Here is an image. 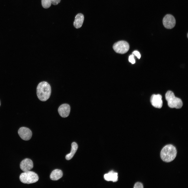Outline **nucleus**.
<instances>
[{
    "label": "nucleus",
    "mask_w": 188,
    "mask_h": 188,
    "mask_svg": "<svg viewBox=\"0 0 188 188\" xmlns=\"http://www.w3.org/2000/svg\"><path fill=\"white\" fill-rule=\"evenodd\" d=\"M163 23L165 28L171 29L175 26L176 24V21L175 18L172 15L168 14L164 17Z\"/></svg>",
    "instance_id": "nucleus-6"
},
{
    "label": "nucleus",
    "mask_w": 188,
    "mask_h": 188,
    "mask_svg": "<svg viewBox=\"0 0 188 188\" xmlns=\"http://www.w3.org/2000/svg\"><path fill=\"white\" fill-rule=\"evenodd\" d=\"M20 167L21 170L24 172L29 171L33 167V162L30 159H25L21 162Z\"/></svg>",
    "instance_id": "nucleus-9"
},
{
    "label": "nucleus",
    "mask_w": 188,
    "mask_h": 188,
    "mask_svg": "<svg viewBox=\"0 0 188 188\" xmlns=\"http://www.w3.org/2000/svg\"></svg>",
    "instance_id": "nucleus-20"
},
{
    "label": "nucleus",
    "mask_w": 188,
    "mask_h": 188,
    "mask_svg": "<svg viewBox=\"0 0 188 188\" xmlns=\"http://www.w3.org/2000/svg\"><path fill=\"white\" fill-rule=\"evenodd\" d=\"M71 149L70 152L66 156V158L67 160H70L73 156L78 148V145L75 142H73L71 144Z\"/></svg>",
    "instance_id": "nucleus-14"
},
{
    "label": "nucleus",
    "mask_w": 188,
    "mask_h": 188,
    "mask_svg": "<svg viewBox=\"0 0 188 188\" xmlns=\"http://www.w3.org/2000/svg\"><path fill=\"white\" fill-rule=\"evenodd\" d=\"M162 96L160 94L152 95L150 98V102L153 106L158 108H161L163 104Z\"/></svg>",
    "instance_id": "nucleus-8"
},
{
    "label": "nucleus",
    "mask_w": 188,
    "mask_h": 188,
    "mask_svg": "<svg viewBox=\"0 0 188 188\" xmlns=\"http://www.w3.org/2000/svg\"><path fill=\"white\" fill-rule=\"evenodd\" d=\"M19 179L21 182L24 183L30 184L37 182L39 177L36 173L29 171L22 173L20 176Z\"/></svg>",
    "instance_id": "nucleus-4"
},
{
    "label": "nucleus",
    "mask_w": 188,
    "mask_h": 188,
    "mask_svg": "<svg viewBox=\"0 0 188 188\" xmlns=\"http://www.w3.org/2000/svg\"><path fill=\"white\" fill-rule=\"evenodd\" d=\"M61 0H51V3L52 4L56 5L59 3Z\"/></svg>",
    "instance_id": "nucleus-18"
},
{
    "label": "nucleus",
    "mask_w": 188,
    "mask_h": 188,
    "mask_svg": "<svg viewBox=\"0 0 188 188\" xmlns=\"http://www.w3.org/2000/svg\"><path fill=\"white\" fill-rule=\"evenodd\" d=\"M84 20V17L83 14L80 13L77 15L73 23L74 27L77 29L81 27L83 24Z\"/></svg>",
    "instance_id": "nucleus-11"
},
{
    "label": "nucleus",
    "mask_w": 188,
    "mask_h": 188,
    "mask_svg": "<svg viewBox=\"0 0 188 188\" xmlns=\"http://www.w3.org/2000/svg\"><path fill=\"white\" fill-rule=\"evenodd\" d=\"M177 154L175 148L173 145L168 144L164 146L162 149L160 156L164 161L169 162L173 160Z\"/></svg>",
    "instance_id": "nucleus-2"
},
{
    "label": "nucleus",
    "mask_w": 188,
    "mask_h": 188,
    "mask_svg": "<svg viewBox=\"0 0 188 188\" xmlns=\"http://www.w3.org/2000/svg\"><path fill=\"white\" fill-rule=\"evenodd\" d=\"M42 4L43 7L45 9L48 8L51 6V0H41Z\"/></svg>",
    "instance_id": "nucleus-15"
},
{
    "label": "nucleus",
    "mask_w": 188,
    "mask_h": 188,
    "mask_svg": "<svg viewBox=\"0 0 188 188\" xmlns=\"http://www.w3.org/2000/svg\"><path fill=\"white\" fill-rule=\"evenodd\" d=\"M113 48L117 53L124 54L129 50L130 46L128 43L125 41H120L116 42L114 44Z\"/></svg>",
    "instance_id": "nucleus-5"
},
{
    "label": "nucleus",
    "mask_w": 188,
    "mask_h": 188,
    "mask_svg": "<svg viewBox=\"0 0 188 188\" xmlns=\"http://www.w3.org/2000/svg\"><path fill=\"white\" fill-rule=\"evenodd\" d=\"M134 188H143V184L139 182H137L135 184Z\"/></svg>",
    "instance_id": "nucleus-16"
},
{
    "label": "nucleus",
    "mask_w": 188,
    "mask_h": 188,
    "mask_svg": "<svg viewBox=\"0 0 188 188\" xmlns=\"http://www.w3.org/2000/svg\"><path fill=\"white\" fill-rule=\"evenodd\" d=\"M51 92V86L47 82H41L38 85L37 94L40 101H45L47 100L50 97Z\"/></svg>",
    "instance_id": "nucleus-1"
},
{
    "label": "nucleus",
    "mask_w": 188,
    "mask_h": 188,
    "mask_svg": "<svg viewBox=\"0 0 188 188\" xmlns=\"http://www.w3.org/2000/svg\"><path fill=\"white\" fill-rule=\"evenodd\" d=\"M18 133L21 138L25 140H28L31 138L32 133L31 131L29 128L22 127L18 130Z\"/></svg>",
    "instance_id": "nucleus-7"
},
{
    "label": "nucleus",
    "mask_w": 188,
    "mask_h": 188,
    "mask_svg": "<svg viewBox=\"0 0 188 188\" xmlns=\"http://www.w3.org/2000/svg\"><path fill=\"white\" fill-rule=\"evenodd\" d=\"M63 176L62 171L59 169L53 170L50 175V179L53 180H57L60 179Z\"/></svg>",
    "instance_id": "nucleus-13"
},
{
    "label": "nucleus",
    "mask_w": 188,
    "mask_h": 188,
    "mask_svg": "<svg viewBox=\"0 0 188 188\" xmlns=\"http://www.w3.org/2000/svg\"><path fill=\"white\" fill-rule=\"evenodd\" d=\"M165 96L168 105L169 107L180 109L183 106V103L181 99L175 97L172 91H167L165 94Z\"/></svg>",
    "instance_id": "nucleus-3"
},
{
    "label": "nucleus",
    "mask_w": 188,
    "mask_h": 188,
    "mask_svg": "<svg viewBox=\"0 0 188 188\" xmlns=\"http://www.w3.org/2000/svg\"><path fill=\"white\" fill-rule=\"evenodd\" d=\"M133 53L135 55L137 56L138 58H140L141 56L140 54L138 51H135L133 52Z\"/></svg>",
    "instance_id": "nucleus-19"
},
{
    "label": "nucleus",
    "mask_w": 188,
    "mask_h": 188,
    "mask_svg": "<svg viewBox=\"0 0 188 188\" xmlns=\"http://www.w3.org/2000/svg\"><path fill=\"white\" fill-rule=\"evenodd\" d=\"M104 178L105 180L107 181L116 182L118 180V173L111 171L105 174L104 175Z\"/></svg>",
    "instance_id": "nucleus-12"
},
{
    "label": "nucleus",
    "mask_w": 188,
    "mask_h": 188,
    "mask_svg": "<svg viewBox=\"0 0 188 188\" xmlns=\"http://www.w3.org/2000/svg\"><path fill=\"white\" fill-rule=\"evenodd\" d=\"M128 59L129 61L132 64H134L135 63V61L133 54L129 56Z\"/></svg>",
    "instance_id": "nucleus-17"
},
{
    "label": "nucleus",
    "mask_w": 188,
    "mask_h": 188,
    "mask_svg": "<svg viewBox=\"0 0 188 188\" xmlns=\"http://www.w3.org/2000/svg\"><path fill=\"white\" fill-rule=\"evenodd\" d=\"M70 105L67 104H63L60 106L58 109V111L60 116L63 118L68 117L70 111Z\"/></svg>",
    "instance_id": "nucleus-10"
}]
</instances>
